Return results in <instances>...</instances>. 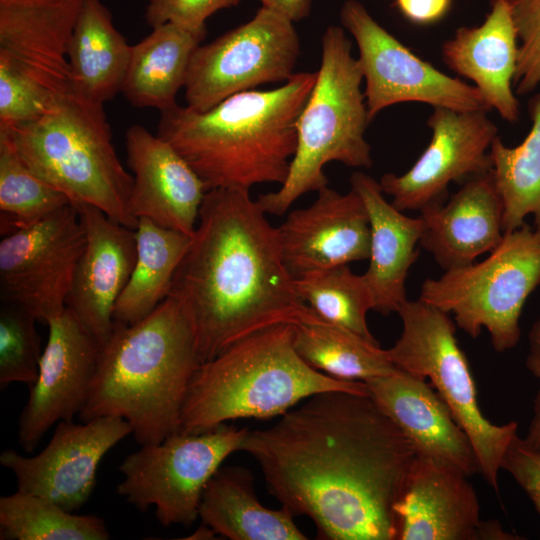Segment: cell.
<instances>
[{
  "instance_id": "cell-31",
  "label": "cell",
  "mask_w": 540,
  "mask_h": 540,
  "mask_svg": "<svg viewBox=\"0 0 540 540\" xmlns=\"http://www.w3.org/2000/svg\"><path fill=\"white\" fill-rule=\"evenodd\" d=\"M529 108L532 125L524 140L509 147L497 136L489 151L504 233L522 226L527 216L540 231V94L531 99Z\"/></svg>"
},
{
  "instance_id": "cell-42",
  "label": "cell",
  "mask_w": 540,
  "mask_h": 540,
  "mask_svg": "<svg viewBox=\"0 0 540 540\" xmlns=\"http://www.w3.org/2000/svg\"><path fill=\"white\" fill-rule=\"evenodd\" d=\"M526 368L535 378L540 380V315L533 323L529 333Z\"/></svg>"
},
{
  "instance_id": "cell-9",
  "label": "cell",
  "mask_w": 540,
  "mask_h": 540,
  "mask_svg": "<svg viewBox=\"0 0 540 540\" xmlns=\"http://www.w3.org/2000/svg\"><path fill=\"white\" fill-rule=\"evenodd\" d=\"M402 333L386 349L389 360L399 369L429 378L454 419L468 436L479 473L498 492V473L503 455L517 434L518 425L491 423L482 414L473 376L455 336L456 325L446 313L420 298L406 300L397 312Z\"/></svg>"
},
{
  "instance_id": "cell-3",
  "label": "cell",
  "mask_w": 540,
  "mask_h": 540,
  "mask_svg": "<svg viewBox=\"0 0 540 540\" xmlns=\"http://www.w3.org/2000/svg\"><path fill=\"white\" fill-rule=\"evenodd\" d=\"M316 77V72H298L275 89L240 92L202 112L176 103L160 112L157 135L208 191L282 185L296 150L297 120Z\"/></svg>"
},
{
  "instance_id": "cell-16",
  "label": "cell",
  "mask_w": 540,
  "mask_h": 540,
  "mask_svg": "<svg viewBox=\"0 0 540 540\" xmlns=\"http://www.w3.org/2000/svg\"><path fill=\"white\" fill-rule=\"evenodd\" d=\"M36 381L18 421V442L32 453L55 423L72 421L82 410L102 346L74 313L65 310L48 323Z\"/></svg>"
},
{
  "instance_id": "cell-28",
  "label": "cell",
  "mask_w": 540,
  "mask_h": 540,
  "mask_svg": "<svg viewBox=\"0 0 540 540\" xmlns=\"http://www.w3.org/2000/svg\"><path fill=\"white\" fill-rule=\"evenodd\" d=\"M205 36L172 22L153 27L149 35L131 46L123 96L135 107L160 112L176 104L193 52Z\"/></svg>"
},
{
  "instance_id": "cell-19",
  "label": "cell",
  "mask_w": 540,
  "mask_h": 540,
  "mask_svg": "<svg viewBox=\"0 0 540 540\" xmlns=\"http://www.w3.org/2000/svg\"><path fill=\"white\" fill-rule=\"evenodd\" d=\"M125 145L133 172L130 214L192 236L208 191L205 183L167 141L139 124L127 129Z\"/></svg>"
},
{
  "instance_id": "cell-24",
  "label": "cell",
  "mask_w": 540,
  "mask_h": 540,
  "mask_svg": "<svg viewBox=\"0 0 540 540\" xmlns=\"http://www.w3.org/2000/svg\"><path fill=\"white\" fill-rule=\"evenodd\" d=\"M519 41L508 0H492L482 24L460 27L442 45L444 63L470 79L490 109L515 123L520 107L512 89Z\"/></svg>"
},
{
  "instance_id": "cell-12",
  "label": "cell",
  "mask_w": 540,
  "mask_h": 540,
  "mask_svg": "<svg viewBox=\"0 0 540 540\" xmlns=\"http://www.w3.org/2000/svg\"><path fill=\"white\" fill-rule=\"evenodd\" d=\"M340 21L358 47L370 122L385 108L403 102L460 111L490 110L475 86L418 57L359 1L347 0L342 5Z\"/></svg>"
},
{
  "instance_id": "cell-30",
  "label": "cell",
  "mask_w": 540,
  "mask_h": 540,
  "mask_svg": "<svg viewBox=\"0 0 540 540\" xmlns=\"http://www.w3.org/2000/svg\"><path fill=\"white\" fill-rule=\"evenodd\" d=\"M293 326V345L311 367L333 378L365 382L396 370L386 349L320 318L312 309Z\"/></svg>"
},
{
  "instance_id": "cell-39",
  "label": "cell",
  "mask_w": 540,
  "mask_h": 540,
  "mask_svg": "<svg viewBox=\"0 0 540 540\" xmlns=\"http://www.w3.org/2000/svg\"><path fill=\"white\" fill-rule=\"evenodd\" d=\"M501 469L526 492L540 518V451L516 434L503 455Z\"/></svg>"
},
{
  "instance_id": "cell-20",
  "label": "cell",
  "mask_w": 540,
  "mask_h": 540,
  "mask_svg": "<svg viewBox=\"0 0 540 540\" xmlns=\"http://www.w3.org/2000/svg\"><path fill=\"white\" fill-rule=\"evenodd\" d=\"M84 0H0V55L62 99L68 50Z\"/></svg>"
},
{
  "instance_id": "cell-37",
  "label": "cell",
  "mask_w": 540,
  "mask_h": 540,
  "mask_svg": "<svg viewBox=\"0 0 540 540\" xmlns=\"http://www.w3.org/2000/svg\"><path fill=\"white\" fill-rule=\"evenodd\" d=\"M508 3L519 41L513 85L517 94L526 95L540 85V0H508Z\"/></svg>"
},
{
  "instance_id": "cell-17",
  "label": "cell",
  "mask_w": 540,
  "mask_h": 540,
  "mask_svg": "<svg viewBox=\"0 0 540 540\" xmlns=\"http://www.w3.org/2000/svg\"><path fill=\"white\" fill-rule=\"evenodd\" d=\"M307 208L291 211L279 226L284 264L294 279L369 259L370 222L360 195L322 187Z\"/></svg>"
},
{
  "instance_id": "cell-32",
  "label": "cell",
  "mask_w": 540,
  "mask_h": 540,
  "mask_svg": "<svg viewBox=\"0 0 540 540\" xmlns=\"http://www.w3.org/2000/svg\"><path fill=\"white\" fill-rule=\"evenodd\" d=\"M104 520L78 515L38 495L17 490L0 497L1 540H107Z\"/></svg>"
},
{
  "instance_id": "cell-7",
  "label": "cell",
  "mask_w": 540,
  "mask_h": 540,
  "mask_svg": "<svg viewBox=\"0 0 540 540\" xmlns=\"http://www.w3.org/2000/svg\"><path fill=\"white\" fill-rule=\"evenodd\" d=\"M6 129L22 159L72 204H89L136 229L129 211L133 176L112 144L103 106L69 95L36 121Z\"/></svg>"
},
{
  "instance_id": "cell-15",
  "label": "cell",
  "mask_w": 540,
  "mask_h": 540,
  "mask_svg": "<svg viewBox=\"0 0 540 540\" xmlns=\"http://www.w3.org/2000/svg\"><path fill=\"white\" fill-rule=\"evenodd\" d=\"M132 434L120 417H97L82 424L60 421L47 446L35 456L13 449L0 455V464L13 472L17 490L46 498L69 512L90 498L104 455Z\"/></svg>"
},
{
  "instance_id": "cell-22",
  "label": "cell",
  "mask_w": 540,
  "mask_h": 540,
  "mask_svg": "<svg viewBox=\"0 0 540 540\" xmlns=\"http://www.w3.org/2000/svg\"><path fill=\"white\" fill-rule=\"evenodd\" d=\"M460 469L418 456L396 505L398 540H477L480 505Z\"/></svg>"
},
{
  "instance_id": "cell-1",
  "label": "cell",
  "mask_w": 540,
  "mask_h": 540,
  "mask_svg": "<svg viewBox=\"0 0 540 540\" xmlns=\"http://www.w3.org/2000/svg\"><path fill=\"white\" fill-rule=\"evenodd\" d=\"M242 451L258 463L270 494L324 540H398L396 505L417 453L369 393L315 394Z\"/></svg>"
},
{
  "instance_id": "cell-26",
  "label": "cell",
  "mask_w": 540,
  "mask_h": 540,
  "mask_svg": "<svg viewBox=\"0 0 540 540\" xmlns=\"http://www.w3.org/2000/svg\"><path fill=\"white\" fill-rule=\"evenodd\" d=\"M131 46L101 0H84L68 50L72 95L103 106L121 92Z\"/></svg>"
},
{
  "instance_id": "cell-14",
  "label": "cell",
  "mask_w": 540,
  "mask_h": 540,
  "mask_svg": "<svg viewBox=\"0 0 540 540\" xmlns=\"http://www.w3.org/2000/svg\"><path fill=\"white\" fill-rule=\"evenodd\" d=\"M486 113L433 107L427 120L431 138L417 161L401 175L380 178L395 208L420 211L443 202L451 182H465L492 169L489 151L498 129Z\"/></svg>"
},
{
  "instance_id": "cell-27",
  "label": "cell",
  "mask_w": 540,
  "mask_h": 540,
  "mask_svg": "<svg viewBox=\"0 0 540 540\" xmlns=\"http://www.w3.org/2000/svg\"><path fill=\"white\" fill-rule=\"evenodd\" d=\"M199 518L231 540H305L287 509L263 506L244 468H219L204 488Z\"/></svg>"
},
{
  "instance_id": "cell-10",
  "label": "cell",
  "mask_w": 540,
  "mask_h": 540,
  "mask_svg": "<svg viewBox=\"0 0 540 540\" xmlns=\"http://www.w3.org/2000/svg\"><path fill=\"white\" fill-rule=\"evenodd\" d=\"M247 428L223 424L202 433L177 432L141 445L121 463L117 493L144 512L155 508L161 525L190 526L199 518L205 486L223 461L242 450Z\"/></svg>"
},
{
  "instance_id": "cell-5",
  "label": "cell",
  "mask_w": 540,
  "mask_h": 540,
  "mask_svg": "<svg viewBox=\"0 0 540 540\" xmlns=\"http://www.w3.org/2000/svg\"><path fill=\"white\" fill-rule=\"evenodd\" d=\"M331 390L369 393L362 381L336 379L308 365L294 348L292 324L274 325L200 364L187 389L178 432L202 433L231 420L281 416Z\"/></svg>"
},
{
  "instance_id": "cell-40",
  "label": "cell",
  "mask_w": 540,
  "mask_h": 540,
  "mask_svg": "<svg viewBox=\"0 0 540 540\" xmlns=\"http://www.w3.org/2000/svg\"><path fill=\"white\" fill-rule=\"evenodd\" d=\"M453 0H395L398 11L411 23L431 25L443 19Z\"/></svg>"
},
{
  "instance_id": "cell-13",
  "label": "cell",
  "mask_w": 540,
  "mask_h": 540,
  "mask_svg": "<svg viewBox=\"0 0 540 540\" xmlns=\"http://www.w3.org/2000/svg\"><path fill=\"white\" fill-rule=\"evenodd\" d=\"M0 302L48 323L66 308L86 236L72 203L39 222L1 236Z\"/></svg>"
},
{
  "instance_id": "cell-8",
  "label": "cell",
  "mask_w": 540,
  "mask_h": 540,
  "mask_svg": "<svg viewBox=\"0 0 540 540\" xmlns=\"http://www.w3.org/2000/svg\"><path fill=\"white\" fill-rule=\"evenodd\" d=\"M538 286L540 231L524 223L505 232L483 261L426 279L419 298L453 314L456 326L472 338L486 328L493 349L503 353L518 344L523 306Z\"/></svg>"
},
{
  "instance_id": "cell-11",
  "label": "cell",
  "mask_w": 540,
  "mask_h": 540,
  "mask_svg": "<svg viewBox=\"0 0 540 540\" xmlns=\"http://www.w3.org/2000/svg\"><path fill=\"white\" fill-rule=\"evenodd\" d=\"M285 15L261 6L246 23L200 44L184 85L189 108L206 111L226 98L295 74L300 40Z\"/></svg>"
},
{
  "instance_id": "cell-43",
  "label": "cell",
  "mask_w": 540,
  "mask_h": 540,
  "mask_svg": "<svg viewBox=\"0 0 540 540\" xmlns=\"http://www.w3.org/2000/svg\"><path fill=\"white\" fill-rule=\"evenodd\" d=\"M523 439L531 448L540 451V389L534 398L533 417Z\"/></svg>"
},
{
  "instance_id": "cell-21",
  "label": "cell",
  "mask_w": 540,
  "mask_h": 540,
  "mask_svg": "<svg viewBox=\"0 0 540 540\" xmlns=\"http://www.w3.org/2000/svg\"><path fill=\"white\" fill-rule=\"evenodd\" d=\"M418 456L450 464L468 477L479 472L471 442L426 378L402 369L364 382Z\"/></svg>"
},
{
  "instance_id": "cell-29",
  "label": "cell",
  "mask_w": 540,
  "mask_h": 540,
  "mask_svg": "<svg viewBox=\"0 0 540 540\" xmlns=\"http://www.w3.org/2000/svg\"><path fill=\"white\" fill-rule=\"evenodd\" d=\"M137 255L130 279L113 312L114 322L135 324L169 295L175 271L191 240L184 233L163 228L147 218L138 220Z\"/></svg>"
},
{
  "instance_id": "cell-34",
  "label": "cell",
  "mask_w": 540,
  "mask_h": 540,
  "mask_svg": "<svg viewBox=\"0 0 540 540\" xmlns=\"http://www.w3.org/2000/svg\"><path fill=\"white\" fill-rule=\"evenodd\" d=\"M295 286L320 318L377 342L367 324V312L372 310L373 302L363 274L357 275L348 265H342L295 279Z\"/></svg>"
},
{
  "instance_id": "cell-23",
  "label": "cell",
  "mask_w": 540,
  "mask_h": 540,
  "mask_svg": "<svg viewBox=\"0 0 540 540\" xmlns=\"http://www.w3.org/2000/svg\"><path fill=\"white\" fill-rule=\"evenodd\" d=\"M424 230L419 246L445 271L469 265L501 242L502 202L492 171L466 180L445 204L420 210Z\"/></svg>"
},
{
  "instance_id": "cell-4",
  "label": "cell",
  "mask_w": 540,
  "mask_h": 540,
  "mask_svg": "<svg viewBox=\"0 0 540 540\" xmlns=\"http://www.w3.org/2000/svg\"><path fill=\"white\" fill-rule=\"evenodd\" d=\"M201 363L192 325L168 296L135 324L114 322L78 416L82 422L120 417L137 443H159L179 431L187 389Z\"/></svg>"
},
{
  "instance_id": "cell-36",
  "label": "cell",
  "mask_w": 540,
  "mask_h": 540,
  "mask_svg": "<svg viewBox=\"0 0 540 540\" xmlns=\"http://www.w3.org/2000/svg\"><path fill=\"white\" fill-rule=\"evenodd\" d=\"M62 99L0 55V127L36 121Z\"/></svg>"
},
{
  "instance_id": "cell-18",
  "label": "cell",
  "mask_w": 540,
  "mask_h": 540,
  "mask_svg": "<svg viewBox=\"0 0 540 540\" xmlns=\"http://www.w3.org/2000/svg\"><path fill=\"white\" fill-rule=\"evenodd\" d=\"M73 205L79 213L86 242L74 272L66 308L103 347L114 328L115 304L136 262V231L115 222L93 205Z\"/></svg>"
},
{
  "instance_id": "cell-38",
  "label": "cell",
  "mask_w": 540,
  "mask_h": 540,
  "mask_svg": "<svg viewBox=\"0 0 540 540\" xmlns=\"http://www.w3.org/2000/svg\"><path fill=\"white\" fill-rule=\"evenodd\" d=\"M241 0H147L146 23L155 27L172 22L194 32L206 33L207 19Z\"/></svg>"
},
{
  "instance_id": "cell-25",
  "label": "cell",
  "mask_w": 540,
  "mask_h": 540,
  "mask_svg": "<svg viewBox=\"0 0 540 540\" xmlns=\"http://www.w3.org/2000/svg\"><path fill=\"white\" fill-rule=\"evenodd\" d=\"M350 184L362 198L369 216L370 256L363 276L371 292L372 310L383 315L397 313L407 300L405 282L418 257L423 220L395 208L384 198L379 182L363 172H354Z\"/></svg>"
},
{
  "instance_id": "cell-2",
  "label": "cell",
  "mask_w": 540,
  "mask_h": 540,
  "mask_svg": "<svg viewBox=\"0 0 540 540\" xmlns=\"http://www.w3.org/2000/svg\"><path fill=\"white\" fill-rule=\"evenodd\" d=\"M185 311L201 362L311 308L287 270L279 232L249 190L207 191L169 295Z\"/></svg>"
},
{
  "instance_id": "cell-45",
  "label": "cell",
  "mask_w": 540,
  "mask_h": 540,
  "mask_svg": "<svg viewBox=\"0 0 540 540\" xmlns=\"http://www.w3.org/2000/svg\"><path fill=\"white\" fill-rule=\"evenodd\" d=\"M216 532L208 525L201 523V525L185 539L189 540H211L216 539Z\"/></svg>"
},
{
  "instance_id": "cell-33",
  "label": "cell",
  "mask_w": 540,
  "mask_h": 540,
  "mask_svg": "<svg viewBox=\"0 0 540 540\" xmlns=\"http://www.w3.org/2000/svg\"><path fill=\"white\" fill-rule=\"evenodd\" d=\"M69 198L35 174L0 128V233L27 228L70 204Z\"/></svg>"
},
{
  "instance_id": "cell-44",
  "label": "cell",
  "mask_w": 540,
  "mask_h": 540,
  "mask_svg": "<svg viewBox=\"0 0 540 540\" xmlns=\"http://www.w3.org/2000/svg\"><path fill=\"white\" fill-rule=\"evenodd\" d=\"M479 539L515 540L520 537L504 531L497 521H482Z\"/></svg>"
},
{
  "instance_id": "cell-35",
  "label": "cell",
  "mask_w": 540,
  "mask_h": 540,
  "mask_svg": "<svg viewBox=\"0 0 540 540\" xmlns=\"http://www.w3.org/2000/svg\"><path fill=\"white\" fill-rule=\"evenodd\" d=\"M38 319L24 308L0 302V389L12 383L33 385L39 372Z\"/></svg>"
},
{
  "instance_id": "cell-6",
  "label": "cell",
  "mask_w": 540,
  "mask_h": 540,
  "mask_svg": "<svg viewBox=\"0 0 540 540\" xmlns=\"http://www.w3.org/2000/svg\"><path fill=\"white\" fill-rule=\"evenodd\" d=\"M314 87L298 117L297 145L284 183L260 194L266 214L283 215L300 196L328 185L324 166L332 161L370 168L371 147L365 139L370 123L360 62L344 29L329 26Z\"/></svg>"
},
{
  "instance_id": "cell-41",
  "label": "cell",
  "mask_w": 540,
  "mask_h": 540,
  "mask_svg": "<svg viewBox=\"0 0 540 540\" xmlns=\"http://www.w3.org/2000/svg\"><path fill=\"white\" fill-rule=\"evenodd\" d=\"M263 7L275 10L291 21L297 22L306 18L311 11L313 0H258Z\"/></svg>"
}]
</instances>
